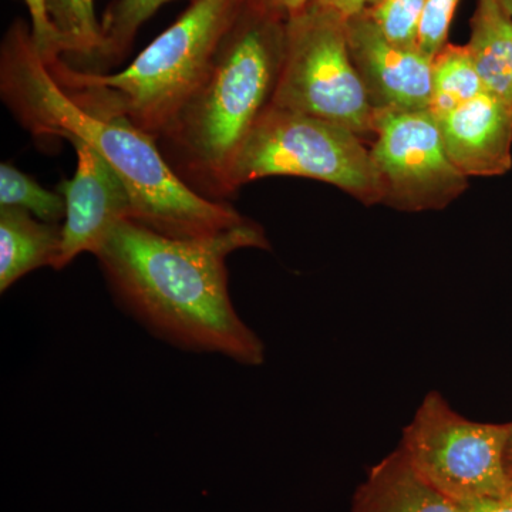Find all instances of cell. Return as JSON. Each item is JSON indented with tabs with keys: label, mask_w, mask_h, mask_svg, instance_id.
Returning <instances> with one entry per match:
<instances>
[{
	"label": "cell",
	"mask_w": 512,
	"mask_h": 512,
	"mask_svg": "<svg viewBox=\"0 0 512 512\" xmlns=\"http://www.w3.org/2000/svg\"><path fill=\"white\" fill-rule=\"evenodd\" d=\"M0 207L22 208L49 224L66 218V202L60 192L46 190L9 163L0 165Z\"/></svg>",
	"instance_id": "cell-16"
},
{
	"label": "cell",
	"mask_w": 512,
	"mask_h": 512,
	"mask_svg": "<svg viewBox=\"0 0 512 512\" xmlns=\"http://www.w3.org/2000/svg\"><path fill=\"white\" fill-rule=\"evenodd\" d=\"M497 3L504 9V12L507 13L512 20V0H497Z\"/></svg>",
	"instance_id": "cell-26"
},
{
	"label": "cell",
	"mask_w": 512,
	"mask_h": 512,
	"mask_svg": "<svg viewBox=\"0 0 512 512\" xmlns=\"http://www.w3.org/2000/svg\"><path fill=\"white\" fill-rule=\"evenodd\" d=\"M352 512L464 511L460 504L427 483L397 448L369 471L357 490Z\"/></svg>",
	"instance_id": "cell-12"
},
{
	"label": "cell",
	"mask_w": 512,
	"mask_h": 512,
	"mask_svg": "<svg viewBox=\"0 0 512 512\" xmlns=\"http://www.w3.org/2000/svg\"><path fill=\"white\" fill-rule=\"evenodd\" d=\"M274 175L332 184L366 205L382 204L383 188L363 138L330 121L269 106L239 154L232 187Z\"/></svg>",
	"instance_id": "cell-5"
},
{
	"label": "cell",
	"mask_w": 512,
	"mask_h": 512,
	"mask_svg": "<svg viewBox=\"0 0 512 512\" xmlns=\"http://www.w3.org/2000/svg\"><path fill=\"white\" fill-rule=\"evenodd\" d=\"M350 57L375 110H429L433 59L387 42L366 12L346 22Z\"/></svg>",
	"instance_id": "cell-10"
},
{
	"label": "cell",
	"mask_w": 512,
	"mask_h": 512,
	"mask_svg": "<svg viewBox=\"0 0 512 512\" xmlns=\"http://www.w3.org/2000/svg\"><path fill=\"white\" fill-rule=\"evenodd\" d=\"M56 28L77 56L96 57L101 46V25L94 12V0H49Z\"/></svg>",
	"instance_id": "cell-18"
},
{
	"label": "cell",
	"mask_w": 512,
	"mask_h": 512,
	"mask_svg": "<svg viewBox=\"0 0 512 512\" xmlns=\"http://www.w3.org/2000/svg\"><path fill=\"white\" fill-rule=\"evenodd\" d=\"M28 6L30 20H32L33 46L42 57L43 62L52 64L62 59V55L70 52L69 45L62 33L56 28L50 15L49 0H23Z\"/></svg>",
	"instance_id": "cell-20"
},
{
	"label": "cell",
	"mask_w": 512,
	"mask_h": 512,
	"mask_svg": "<svg viewBox=\"0 0 512 512\" xmlns=\"http://www.w3.org/2000/svg\"><path fill=\"white\" fill-rule=\"evenodd\" d=\"M370 148L382 204L397 210H441L467 190L468 178L451 163L429 110H375Z\"/></svg>",
	"instance_id": "cell-8"
},
{
	"label": "cell",
	"mask_w": 512,
	"mask_h": 512,
	"mask_svg": "<svg viewBox=\"0 0 512 512\" xmlns=\"http://www.w3.org/2000/svg\"><path fill=\"white\" fill-rule=\"evenodd\" d=\"M460 505L464 512H512V481L503 494L478 498Z\"/></svg>",
	"instance_id": "cell-23"
},
{
	"label": "cell",
	"mask_w": 512,
	"mask_h": 512,
	"mask_svg": "<svg viewBox=\"0 0 512 512\" xmlns=\"http://www.w3.org/2000/svg\"><path fill=\"white\" fill-rule=\"evenodd\" d=\"M460 0H426L417 49L434 59L447 45L448 29Z\"/></svg>",
	"instance_id": "cell-21"
},
{
	"label": "cell",
	"mask_w": 512,
	"mask_h": 512,
	"mask_svg": "<svg viewBox=\"0 0 512 512\" xmlns=\"http://www.w3.org/2000/svg\"><path fill=\"white\" fill-rule=\"evenodd\" d=\"M437 121L451 163L467 178L511 170L512 104L484 92Z\"/></svg>",
	"instance_id": "cell-11"
},
{
	"label": "cell",
	"mask_w": 512,
	"mask_h": 512,
	"mask_svg": "<svg viewBox=\"0 0 512 512\" xmlns=\"http://www.w3.org/2000/svg\"><path fill=\"white\" fill-rule=\"evenodd\" d=\"M272 23L238 18L197 92L158 141L175 174L211 201L234 197L232 173L242 148L271 106L285 52Z\"/></svg>",
	"instance_id": "cell-3"
},
{
	"label": "cell",
	"mask_w": 512,
	"mask_h": 512,
	"mask_svg": "<svg viewBox=\"0 0 512 512\" xmlns=\"http://www.w3.org/2000/svg\"><path fill=\"white\" fill-rule=\"evenodd\" d=\"M245 248H271L251 220L200 238L167 237L123 220L93 255L120 308L158 339L259 366L264 343L239 318L228 289L227 258Z\"/></svg>",
	"instance_id": "cell-1"
},
{
	"label": "cell",
	"mask_w": 512,
	"mask_h": 512,
	"mask_svg": "<svg viewBox=\"0 0 512 512\" xmlns=\"http://www.w3.org/2000/svg\"><path fill=\"white\" fill-rule=\"evenodd\" d=\"M171 0H114L101 23V46L94 59L117 62L133 42L137 30Z\"/></svg>",
	"instance_id": "cell-17"
},
{
	"label": "cell",
	"mask_w": 512,
	"mask_h": 512,
	"mask_svg": "<svg viewBox=\"0 0 512 512\" xmlns=\"http://www.w3.org/2000/svg\"><path fill=\"white\" fill-rule=\"evenodd\" d=\"M60 248L62 225L37 220L22 208L0 207V291L37 268H55Z\"/></svg>",
	"instance_id": "cell-13"
},
{
	"label": "cell",
	"mask_w": 512,
	"mask_h": 512,
	"mask_svg": "<svg viewBox=\"0 0 512 512\" xmlns=\"http://www.w3.org/2000/svg\"><path fill=\"white\" fill-rule=\"evenodd\" d=\"M311 0H286L285 10L289 13H296L305 8Z\"/></svg>",
	"instance_id": "cell-25"
},
{
	"label": "cell",
	"mask_w": 512,
	"mask_h": 512,
	"mask_svg": "<svg viewBox=\"0 0 512 512\" xmlns=\"http://www.w3.org/2000/svg\"><path fill=\"white\" fill-rule=\"evenodd\" d=\"M505 467H507L508 476L512 481V421L510 437H508L507 450H505Z\"/></svg>",
	"instance_id": "cell-24"
},
{
	"label": "cell",
	"mask_w": 512,
	"mask_h": 512,
	"mask_svg": "<svg viewBox=\"0 0 512 512\" xmlns=\"http://www.w3.org/2000/svg\"><path fill=\"white\" fill-rule=\"evenodd\" d=\"M311 2H315L320 8L329 10L343 22H348L349 19L355 18L370 6L375 5L377 0H311Z\"/></svg>",
	"instance_id": "cell-22"
},
{
	"label": "cell",
	"mask_w": 512,
	"mask_h": 512,
	"mask_svg": "<svg viewBox=\"0 0 512 512\" xmlns=\"http://www.w3.org/2000/svg\"><path fill=\"white\" fill-rule=\"evenodd\" d=\"M271 106L373 134L375 109L350 57L346 22L309 2L292 13Z\"/></svg>",
	"instance_id": "cell-6"
},
{
	"label": "cell",
	"mask_w": 512,
	"mask_h": 512,
	"mask_svg": "<svg viewBox=\"0 0 512 512\" xmlns=\"http://www.w3.org/2000/svg\"><path fill=\"white\" fill-rule=\"evenodd\" d=\"M0 90L16 119L35 137L77 138L89 144L126 184L131 220L173 238H200L245 224L228 202L201 197L174 173L156 138L121 119L77 106L33 46L25 29L12 30L2 50Z\"/></svg>",
	"instance_id": "cell-2"
},
{
	"label": "cell",
	"mask_w": 512,
	"mask_h": 512,
	"mask_svg": "<svg viewBox=\"0 0 512 512\" xmlns=\"http://www.w3.org/2000/svg\"><path fill=\"white\" fill-rule=\"evenodd\" d=\"M241 0H194L173 26L119 73L74 69L62 59L46 64L56 83L82 109L121 119L160 138L197 92Z\"/></svg>",
	"instance_id": "cell-4"
},
{
	"label": "cell",
	"mask_w": 512,
	"mask_h": 512,
	"mask_svg": "<svg viewBox=\"0 0 512 512\" xmlns=\"http://www.w3.org/2000/svg\"><path fill=\"white\" fill-rule=\"evenodd\" d=\"M426 0H377L365 10L387 42L403 49H417Z\"/></svg>",
	"instance_id": "cell-19"
},
{
	"label": "cell",
	"mask_w": 512,
	"mask_h": 512,
	"mask_svg": "<svg viewBox=\"0 0 512 512\" xmlns=\"http://www.w3.org/2000/svg\"><path fill=\"white\" fill-rule=\"evenodd\" d=\"M484 92L467 46L446 45L434 57L429 111L437 119Z\"/></svg>",
	"instance_id": "cell-15"
},
{
	"label": "cell",
	"mask_w": 512,
	"mask_h": 512,
	"mask_svg": "<svg viewBox=\"0 0 512 512\" xmlns=\"http://www.w3.org/2000/svg\"><path fill=\"white\" fill-rule=\"evenodd\" d=\"M269 5L274 6V8L285 9L286 0H265Z\"/></svg>",
	"instance_id": "cell-27"
},
{
	"label": "cell",
	"mask_w": 512,
	"mask_h": 512,
	"mask_svg": "<svg viewBox=\"0 0 512 512\" xmlns=\"http://www.w3.org/2000/svg\"><path fill=\"white\" fill-rule=\"evenodd\" d=\"M511 423H480L451 409L443 396L424 397L400 450L437 491L464 504L503 494L511 485L505 450Z\"/></svg>",
	"instance_id": "cell-7"
},
{
	"label": "cell",
	"mask_w": 512,
	"mask_h": 512,
	"mask_svg": "<svg viewBox=\"0 0 512 512\" xmlns=\"http://www.w3.org/2000/svg\"><path fill=\"white\" fill-rule=\"evenodd\" d=\"M77 167L70 180L59 185L66 202L62 225V248L56 271L66 268L83 252L94 254L123 220H131L133 205L126 184L89 144L70 138Z\"/></svg>",
	"instance_id": "cell-9"
},
{
	"label": "cell",
	"mask_w": 512,
	"mask_h": 512,
	"mask_svg": "<svg viewBox=\"0 0 512 512\" xmlns=\"http://www.w3.org/2000/svg\"><path fill=\"white\" fill-rule=\"evenodd\" d=\"M467 50L485 92L512 104V20L497 0H478Z\"/></svg>",
	"instance_id": "cell-14"
}]
</instances>
